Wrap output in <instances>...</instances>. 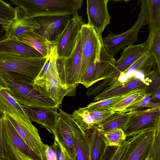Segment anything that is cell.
<instances>
[{"label": "cell", "mask_w": 160, "mask_h": 160, "mask_svg": "<svg viewBox=\"0 0 160 160\" xmlns=\"http://www.w3.org/2000/svg\"><path fill=\"white\" fill-rule=\"evenodd\" d=\"M47 58L0 51V72L8 73L19 83L31 84L40 72Z\"/></svg>", "instance_id": "1"}, {"label": "cell", "mask_w": 160, "mask_h": 160, "mask_svg": "<svg viewBox=\"0 0 160 160\" xmlns=\"http://www.w3.org/2000/svg\"><path fill=\"white\" fill-rule=\"evenodd\" d=\"M17 5L22 11V18L43 16L70 17L78 12L83 0H6Z\"/></svg>", "instance_id": "2"}, {"label": "cell", "mask_w": 160, "mask_h": 160, "mask_svg": "<svg viewBox=\"0 0 160 160\" xmlns=\"http://www.w3.org/2000/svg\"><path fill=\"white\" fill-rule=\"evenodd\" d=\"M57 58L56 48L54 46L32 85L45 93L60 106L65 96H74L76 92L68 88L62 83L58 70Z\"/></svg>", "instance_id": "3"}, {"label": "cell", "mask_w": 160, "mask_h": 160, "mask_svg": "<svg viewBox=\"0 0 160 160\" xmlns=\"http://www.w3.org/2000/svg\"><path fill=\"white\" fill-rule=\"evenodd\" d=\"M160 126L125 140L121 160H160Z\"/></svg>", "instance_id": "4"}, {"label": "cell", "mask_w": 160, "mask_h": 160, "mask_svg": "<svg viewBox=\"0 0 160 160\" xmlns=\"http://www.w3.org/2000/svg\"><path fill=\"white\" fill-rule=\"evenodd\" d=\"M2 142L6 160H41L3 113L0 119Z\"/></svg>", "instance_id": "5"}, {"label": "cell", "mask_w": 160, "mask_h": 160, "mask_svg": "<svg viewBox=\"0 0 160 160\" xmlns=\"http://www.w3.org/2000/svg\"><path fill=\"white\" fill-rule=\"evenodd\" d=\"M0 72L9 88L8 91L21 106L59 107L55 101L32 84L19 83L8 73Z\"/></svg>", "instance_id": "6"}, {"label": "cell", "mask_w": 160, "mask_h": 160, "mask_svg": "<svg viewBox=\"0 0 160 160\" xmlns=\"http://www.w3.org/2000/svg\"><path fill=\"white\" fill-rule=\"evenodd\" d=\"M141 9L138 18L129 30L119 35L112 33L102 37V44L110 55L113 56L119 51L132 45L137 40L139 31L144 25L149 24L148 14L145 0H141Z\"/></svg>", "instance_id": "7"}, {"label": "cell", "mask_w": 160, "mask_h": 160, "mask_svg": "<svg viewBox=\"0 0 160 160\" xmlns=\"http://www.w3.org/2000/svg\"><path fill=\"white\" fill-rule=\"evenodd\" d=\"M148 50L147 40L141 44L132 45L125 48L121 53L120 57L116 60L115 68L113 73L109 78L103 80L96 86L89 88L86 93L87 96H96L105 88L114 84L121 72L127 69Z\"/></svg>", "instance_id": "8"}, {"label": "cell", "mask_w": 160, "mask_h": 160, "mask_svg": "<svg viewBox=\"0 0 160 160\" xmlns=\"http://www.w3.org/2000/svg\"><path fill=\"white\" fill-rule=\"evenodd\" d=\"M82 47L81 65L78 83H81L86 71L95 58L102 44V34L87 23L79 31Z\"/></svg>", "instance_id": "9"}, {"label": "cell", "mask_w": 160, "mask_h": 160, "mask_svg": "<svg viewBox=\"0 0 160 160\" xmlns=\"http://www.w3.org/2000/svg\"><path fill=\"white\" fill-rule=\"evenodd\" d=\"M116 61L102 43L100 50L88 67L81 84L88 88L95 82L109 78L115 70Z\"/></svg>", "instance_id": "10"}, {"label": "cell", "mask_w": 160, "mask_h": 160, "mask_svg": "<svg viewBox=\"0 0 160 160\" xmlns=\"http://www.w3.org/2000/svg\"><path fill=\"white\" fill-rule=\"evenodd\" d=\"M5 113L10 122L30 148L39 157L46 160L45 148L46 144L42 141L38 131L29 118H23L13 113Z\"/></svg>", "instance_id": "11"}, {"label": "cell", "mask_w": 160, "mask_h": 160, "mask_svg": "<svg viewBox=\"0 0 160 160\" xmlns=\"http://www.w3.org/2000/svg\"><path fill=\"white\" fill-rule=\"evenodd\" d=\"M82 47L79 34L72 52L68 57L57 58L56 63L59 77L63 84L68 88L76 92L81 65Z\"/></svg>", "instance_id": "12"}, {"label": "cell", "mask_w": 160, "mask_h": 160, "mask_svg": "<svg viewBox=\"0 0 160 160\" xmlns=\"http://www.w3.org/2000/svg\"><path fill=\"white\" fill-rule=\"evenodd\" d=\"M85 23L84 20L78 12L71 18L53 40L56 48L57 58H65L71 54L77 43L80 29Z\"/></svg>", "instance_id": "13"}, {"label": "cell", "mask_w": 160, "mask_h": 160, "mask_svg": "<svg viewBox=\"0 0 160 160\" xmlns=\"http://www.w3.org/2000/svg\"><path fill=\"white\" fill-rule=\"evenodd\" d=\"M152 72V71L146 74L142 71H137L125 82L114 83L105 88L94 97L93 101L121 96L134 90L146 89L151 81Z\"/></svg>", "instance_id": "14"}, {"label": "cell", "mask_w": 160, "mask_h": 160, "mask_svg": "<svg viewBox=\"0 0 160 160\" xmlns=\"http://www.w3.org/2000/svg\"><path fill=\"white\" fill-rule=\"evenodd\" d=\"M160 123V107L132 111L123 130L126 137L132 136L147 129L155 128Z\"/></svg>", "instance_id": "15"}, {"label": "cell", "mask_w": 160, "mask_h": 160, "mask_svg": "<svg viewBox=\"0 0 160 160\" xmlns=\"http://www.w3.org/2000/svg\"><path fill=\"white\" fill-rule=\"evenodd\" d=\"M109 0H86L88 24L101 34L110 23L107 5Z\"/></svg>", "instance_id": "16"}, {"label": "cell", "mask_w": 160, "mask_h": 160, "mask_svg": "<svg viewBox=\"0 0 160 160\" xmlns=\"http://www.w3.org/2000/svg\"><path fill=\"white\" fill-rule=\"evenodd\" d=\"M21 106L31 121L40 124L50 133L53 134L59 116L58 112L59 107Z\"/></svg>", "instance_id": "17"}, {"label": "cell", "mask_w": 160, "mask_h": 160, "mask_svg": "<svg viewBox=\"0 0 160 160\" xmlns=\"http://www.w3.org/2000/svg\"><path fill=\"white\" fill-rule=\"evenodd\" d=\"M39 24L40 28L35 31L50 41L63 29L70 17L61 16H43L33 18Z\"/></svg>", "instance_id": "18"}, {"label": "cell", "mask_w": 160, "mask_h": 160, "mask_svg": "<svg viewBox=\"0 0 160 160\" xmlns=\"http://www.w3.org/2000/svg\"><path fill=\"white\" fill-rule=\"evenodd\" d=\"M62 112L73 133L76 160H90L89 137L73 119L70 115L63 111Z\"/></svg>", "instance_id": "19"}, {"label": "cell", "mask_w": 160, "mask_h": 160, "mask_svg": "<svg viewBox=\"0 0 160 160\" xmlns=\"http://www.w3.org/2000/svg\"><path fill=\"white\" fill-rule=\"evenodd\" d=\"M58 109L59 116L53 134L65 148L71 160H76V156L72 131L64 118L63 110L59 108Z\"/></svg>", "instance_id": "20"}, {"label": "cell", "mask_w": 160, "mask_h": 160, "mask_svg": "<svg viewBox=\"0 0 160 160\" xmlns=\"http://www.w3.org/2000/svg\"><path fill=\"white\" fill-rule=\"evenodd\" d=\"M17 39L32 47L46 58L49 56L54 45L53 40H48L32 30L25 32Z\"/></svg>", "instance_id": "21"}, {"label": "cell", "mask_w": 160, "mask_h": 160, "mask_svg": "<svg viewBox=\"0 0 160 160\" xmlns=\"http://www.w3.org/2000/svg\"><path fill=\"white\" fill-rule=\"evenodd\" d=\"M156 63L154 57L149 50L142 55L127 69L121 72L114 83L118 84L127 81L135 72L142 71L146 74L151 71L152 67Z\"/></svg>", "instance_id": "22"}, {"label": "cell", "mask_w": 160, "mask_h": 160, "mask_svg": "<svg viewBox=\"0 0 160 160\" xmlns=\"http://www.w3.org/2000/svg\"><path fill=\"white\" fill-rule=\"evenodd\" d=\"M0 51L28 57H42V55L32 47L18 40L17 38L6 37L0 39Z\"/></svg>", "instance_id": "23"}, {"label": "cell", "mask_w": 160, "mask_h": 160, "mask_svg": "<svg viewBox=\"0 0 160 160\" xmlns=\"http://www.w3.org/2000/svg\"><path fill=\"white\" fill-rule=\"evenodd\" d=\"M135 109H136L135 108H130L123 111H116L95 127L102 133L114 128L120 129L123 130L132 111Z\"/></svg>", "instance_id": "24"}, {"label": "cell", "mask_w": 160, "mask_h": 160, "mask_svg": "<svg viewBox=\"0 0 160 160\" xmlns=\"http://www.w3.org/2000/svg\"><path fill=\"white\" fill-rule=\"evenodd\" d=\"M92 129L89 137L90 160L105 159L109 146L102 134L95 127Z\"/></svg>", "instance_id": "25"}, {"label": "cell", "mask_w": 160, "mask_h": 160, "mask_svg": "<svg viewBox=\"0 0 160 160\" xmlns=\"http://www.w3.org/2000/svg\"><path fill=\"white\" fill-rule=\"evenodd\" d=\"M40 28L38 23L33 18H24L18 17L11 23L6 37L18 38L25 32L30 30L35 31Z\"/></svg>", "instance_id": "26"}, {"label": "cell", "mask_w": 160, "mask_h": 160, "mask_svg": "<svg viewBox=\"0 0 160 160\" xmlns=\"http://www.w3.org/2000/svg\"><path fill=\"white\" fill-rule=\"evenodd\" d=\"M0 112L13 113L22 118L27 116L20 105L5 89L0 90Z\"/></svg>", "instance_id": "27"}, {"label": "cell", "mask_w": 160, "mask_h": 160, "mask_svg": "<svg viewBox=\"0 0 160 160\" xmlns=\"http://www.w3.org/2000/svg\"><path fill=\"white\" fill-rule=\"evenodd\" d=\"M17 16V8H14L3 0H0V25L5 31V36L11 23Z\"/></svg>", "instance_id": "28"}, {"label": "cell", "mask_w": 160, "mask_h": 160, "mask_svg": "<svg viewBox=\"0 0 160 160\" xmlns=\"http://www.w3.org/2000/svg\"><path fill=\"white\" fill-rule=\"evenodd\" d=\"M71 116L73 119L84 132L93 129L95 124L89 112L84 108L75 110Z\"/></svg>", "instance_id": "29"}, {"label": "cell", "mask_w": 160, "mask_h": 160, "mask_svg": "<svg viewBox=\"0 0 160 160\" xmlns=\"http://www.w3.org/2000/svg\"><path fill=\"white\" fill-rule=\"evenodd\" d=\"M149 17V31L160 28V0H145Z\"/></svg>", "instance_id": "30"}, {"label": "cell", "mask_w": 160, "mask_h": 160, "mask_svg": "<svg viewBox=\"0 0 160 160\" xmlns=\"http://www.w3.org/2000/svg\"><path fill=\"white\" fill-rule=\"evenodd\" d=\"M147 41L148 50L153 55L158 70L160 72V28L149 31Z\"/></svg>", "instance_id": "31"}, {"label": "cell", "mask_w": 160, "mask_h": 160, "mask_svg": "<svg viewBox=\"0 0 160 160\" xmlns=\"http://www.w3.org/2000/svg\"><path fill=\"white\" fill-rule=\"evenodd\" d=\"M137 90L138 89L133 90L121 96L113 97L100 100L96 101L95 102H92L88 104L86 107L84 108L89 111L111 109L113 106L122 99Z\"/></svg>", "instance_id": "32"}, {"label": "cell", "mask_w": 160, "mask_h": 160, "mask_svg": "<svg viewBox=\"0 0 160 160\" xmlns=\"http://www.w3.org/2000/svg\"><path fill=\"white\" fill-rule=\"evenodd\" d=\"M108 146H117L120 145L127 137L123 130L113 129L102 133Z\"/></svg>", "instance_id": "33"}, {"label": "cell", "mask_w": 160, "mask_h": 160, "mask_svg": "<svg viewBox=\"0 0 160 160\" xmlns=\"http://www.w3.org/2000/svg\"><path fill=\"white\" fill-rule=\"evenodd\" d=\"M145 89H138L124 98L111 109L115 111H122L128 108L139 97L145 93Z\"/></svg>", "instance_id": "34"}, {"label": "cell", "mask_w": 160, "mask_h": 160, "mask_svg": "<svg viewBox=\"0 0 160 160\" xmlns=\"http://www.w3.org/2000/svg\"><path fill=\"white\" fill-rule=\"evenodd\" d=\"M151 95L146 93L139 97L128 108L144 107L150 108L160 107V103H154L150 101Z\"/></svg>", "instance_id": "35"}, {"label": "cell", "mask_w": 160, "mask_h": 160, "mask_svg": "<svg viewBox=\"0 0 160 160\" xmlns=\"http://www.w3.org/2000/svg\"><path fill=\"white\" fill-rule=\"evenodd\" d=\"M89 112L93 119L95 126L106 119L115 112L111 109H100Z\"/></svg>", "instance_id": "36"}, {"label": "cell", "mask_w": 160, "mask_h": 160, "mask_svg": "<svg viewBox=\"0 0 160 160\" xmlns=\"http://www.w3.org/2000/svg\"><path fill=\"white\" fill-rule=\"evenodd\" d=\"M158 69L154 68L151 76V81L145 90L146 94L151 95L158 88H160V77Z\"/></svg>", "instance_id": "37"}, {"label": "cell", "mask_w": 160, "mask_h": 160, "mask_svg": "<svg viewBox=\"0 0 160 160\" xmlns=\"http://www.w3.org/2000/svg\"><path fill=\"white\" fill-rule=\"evenodd\" d=\"M53 144L52 145L54 149L57 160H71L66 151L56 137H54Z\"/></svg>", "instance_id": "38"}, {"label": "cell", "mask_w": 160, "mask_h": 160, "mask_svg": "<svg viewBox=\"0 0 160 160\" xmlns=\"http://www.w3.org/2000/svg\"><path fill=\"white\" fill-rule=\"evenodd\" d=\"M125 146L124 141L120 145L114 146L115 148L111 153L108 159L121 160L124 153Z\"/></svg>", "instance_id": "39"}, {"label": "cell", "mask_w": 160, "mask_h": 160, "mask_svg": "<svg viewBox=\"0 0 160 160\" xmlns=\"http://www.w3.org/2000/svg\"><path fill=\"white\" fill-rule=\"evenodd\" d=\"M45 153L46 160H57L55 152L52 145L46 144Z\"/></svg>", "instance_id": "40"}, {"label": "cell", "mask_w": 160, "mask_h": 160, "mask_svg": "<svg viewBox=\"0 0 160 160\" xmlns=\"http://www.w3.org/2000/svg\"><path fill=\"white\" fill-rule=\"evenodd\" d=\"M3 113L0 112V160H6L3 149L2 142V137L0 119Z\"/></svg>", "instance_id": "41"}, {"label": "cell", "mask_w": 160, "mask_h": 160, "mask_svg": "<svg viewBox=\"0 0 160 160\" xmlns=\"http://www.w3.org/2000/svg\"><path fill=\"white\" fill-rule=\"evenodd\" d=\"M160 98V88L152 93L150 97V101L152 102L159 101Z\"/></svg>", "instance_id": "42"}, {"label": "cell", "mask_w": 160, "mask_h": 160, "mask_svg": "<svg viewBox=\"0 0 160 160\" xmlns=\"http://www.w3.org/2000/svg\"><path fill=\"white\" fill-rule=\"evenodd\" d=\"M4 89L8 91L9 90V88L6 81L0 72V90Z\"/></svg>", "instance_id": "43"}, {"label": "cell", "mask_w": 160, "mask_h": 160, "mask_svg": "<svg viewBox=\"0 0 160 160\" xmlns=\"http://www.w3.org/2000/svg\"><path fill=\"white\" fill-rule=\"evenodd\" d=\"M114 1H125V2H128V1H129L131 0H113Z\"/></svg>", "instance_id": "44"}]
</instances>
